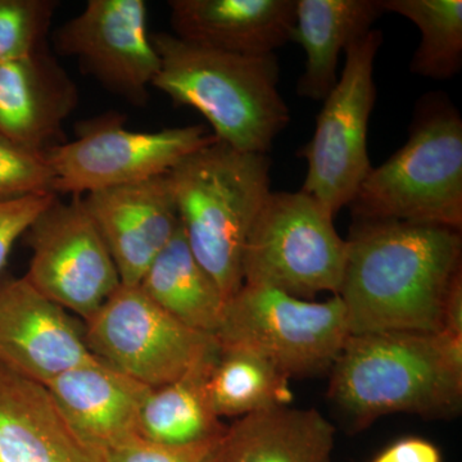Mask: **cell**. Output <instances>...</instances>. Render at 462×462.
I'll return each mask as SVG.
<instances>
[{"label":"cell","mask_w":462,"mask_h":462,"mask_svg":"<svg viewBox=\"0 0 462 462\" xmlns=\"http://www.w3.org/2000/svg\"><path fill=\"white\" fill-rule=\"evenodd\" d=\"M354 221L462 227V120L447 97H424L410 135L373 167L349 203Z\"/></svg>","instance_id":"obj_5"},{"label":"cell","mask_w":462,"mask_h":462,"mask_svg":"<svg viewBox=\"0 0 462 462\" xmlns=\"http://www.w3.org/2000/svg\"><path fill=\"white\" fill-rule=\"evenodd\" d=\"M172 446L139 437L106 452V462H211L218 440Z\"/></svg>","instance_id":"obj_27"},{"label":"cell","mask_w":462,"mask_h":462,"mask_svg":"<svg viewBox=\"0 0 462 462\" xmlns=\"http://www.w3.org/2000/svg\"><path fill=\"white\" fill-rule=\"evenodd\" d=\"M373 462H442V455L430 440L407 437L387 447Z\"/></svg>","instance_id":"obj_29"},{"label":"cell","mask_w":462,"mask_h":462,"mask_svg":"<svg viewBox=\"0 0 462 462\" xmlns=\"http://www.w3.org/2000/svg\"><path fill=\"white\" fill-rule=\"evenodd\" d=\"M329 373L328 397L355 431L391 413L439 419L461 407L462 373L437 333L349 336Z\"/></svg>","instance_id":"obj_3"},{"label":"cell","mask_w":462,"mask_h":462,"mask_svg":"<svg viewBox=\"0 0 462 462\" xmlns=\"http://www.w3.org/2000/svg\"><path fill=\"white\" fill-rule=\"evenodd\" d=\"M84 325L91 354L152 389L181 378L218 348L214 336L176 320L139 285L121 284Z\"/></svg>","instance_id":"obj_10"},{"label":"cell","mask_w":462,"mask_h":462,"mask_svg":"<svg viewBox=\"0 0 462 462\" xmlns=\"http://www.w3.org/2000/svg\"><path fill=\"white\" fill-rule=\"evenodd\" d=\"M289 379L263 356L240 346H220L207 380L212 410L236 418L273 407L291 406Z\"/></svg>","instance_id":"obj_23"},{"label":"cell","mask_w":462,"mask_h":462,"mask_svg":"<svg viewBox=\"0 0 462 462\" xmlns=\"http://www.w3.org/2000/svg\"><path fill=\"white\" fill-rule=\"evenodd\" d=\"M44 385L79 436L103 454L141 437L143 404L152 388L99 358Z\"/></svg>","instance_id":"obj_15"},{"label":"cell","mask_w":462,"mask_h":462,"mask_svg":"<svg viewBox=\"0 0 462 462\" xmlns=\"http://www.w3.org/2000/svg\"><path fill=\"white\" fill-rule=\"evenodd\" d=\"M94 358L84 327L63 307L25 276L0 282V364L44 385Z\"/></svg>","instance_id":"obj_13"},{"label":"cell","mask_w":462,"mask_h":462,"mask_svg":"<svg viewBox=\"0 0 462 462\" xmlns=\"http://www.w3.org/2000/svg\"><path fill=\"white\" fill-rule=\"evenodd\" d=\"M346 245L338 296L349 336L442 330L447 293L462 272L461 231L354 221Z\"/></svg>","instance_id":"obj_1"},{"label":"cell","mask_w":462,"mask_h":462,"mask_svg":"<svg viewBox=\"0 0 462 462\" xmlns=\"http://www.w3.org/2000/svg\"><path fill=\"white\" fill-rule=\"evenodd\" d=\"M56 197L57 194H45L0 202V273L16 240L29 230Z\"/></svg>","instance_id":"obj_28"},{"label":"cell","mask_w":462,"mask_h":462,"mask_svg":"<svg viewBox=\"0 0 462 462\" xmlns=\"http://www.w3.org/2000/svg\"><path fill=\"white\" fill-rule=\"evenodd\" d=\"M383 14L382 0H297L291 42L302 45L307 56L298 96L327 98L338 81L340 53L372 32Z\"/></svg>","instance_id":"obj_20"},{"label":"cell","mask_w":462,"mask_h":462,"mask_svg":"<svg viewBox=\"0 0 462 462\" xmlns=\"http://www.w3.org/2000/svg\"><path fill=\"white\" fill-rule=\"evenodd\" d=\"M78 87L47 50L0 65V133L47 152L62 144V127L78 107Z\"/></svg>","instance_id":"obj_17"},{"label":"cell","mask_w":462,"mask_h":462,"mask_svg":"<svg viewBox=\"0 0 462 462\" xmlns=\"http://www.w3.org/2000/svg\"><path fill=\"white\" fill-rule=\"evenodd\" d=\"M272 158L209 143L169 172L188 245L225 300L243 285L249 233L272 193Z\"/></svg>","instance_id":"obj_4"},{"label":"cell","mask_w":462,"mask_h":462,"mask_svg":"<svg viewBox=\"0 0 462 462\" xmlns=\"http://www.w3.org/2000/svg\"><path fill=\"white\" fill-rule=\"evenodd\" d=\"M334 218L303 190H272L245 243L243 284L309 300L319 293L338 296L346 245Z\"/></svg>","instance_id":"obj_6"},{"label":"cell","mask_w":462,"mask_h":462,"mask_svg":"<svg viewBox=\"0 0 462 462\" xmlns=\"http://www.w3.org/2000/svg\"><path fill=\"white\" fill-rule=\"evenodd\" d=\"M348 337L339 296L315 302L251 284L227 300L215 333L218 345L263 356L289 379L330 372Z\"/></svg>","instance_id":"obj_7"},{"label":"cell","mask_w":462,"mask_h":462,"mask_svg":"<svg viewBox=\"0 0 462 462\" xmlns=\"http://www.w3.org/2000/svg\"><path fill=\"white\" fill-rule=\"evenodd\" d=\"M442 330L462 334V272L455 276L447 293Z\"/></svg>","instance_id":"obj_30"},{"label":"cell","mask_w":462,"mask_h":462,"mask_svg":"<svg viewBox=\"0 0 462 462\" xmlns=\"http://www.w3.org/2000/svg\"><path fill=\"white\" fill-rule=\"evenodd\" d=\"M0 462H106L50 391L0 364Z\"/></svg>","instance_id":"obj_18"},{"label":"cell","mask_w":462,"mask_h":462,"mask_svg":"<svg viewBox=\"0 0 462 462\" xmlns=\"http://www.w3.org/2000/svg\"><path fill=\"white\" fill-rule=\"evenodd\" d=\"M56 0H0V65L45 51Z\"/></svg>","instance_id":"obj_25"},{"label":"cell","mask_w":462,"mask_h":462,"mask_svg":"<svg viewBox=\"0 0 462 462\" xmlns=\"http://www.w3.org/2000/svg\"><path fill=\"white\" fill-rule=\"evenodd\" d=\"M81 202L114 258L121 284L139 285L180 226L169 173L97 190Z\"/></svg>","instance_id":"obj_14"},{"label":"cell","mask_w":462,"mask_h":462,"mask_svg":"<svg viewBox=\"0 0 462 462\" xmlns=\"http://www.w3.org/2000/svg\"><path fill=\"white\" fill-rule=\"evenodd\" d=\"M384 12L411 21L421 32L410 71L449 80L462 67V0H382Z\"/></svg>","instance_id":"obj_24"},{"label":"cell","mask_w":462,"mask_h":462,"mask_svg":"<svg viewBox=\"0 0 462 462\" xmlns=\"http://www.w3.org/2000/svg\"><path fill=\"white\" fill-rule=\"evenodd\" d=\"M125 116L107 114L78 125L75 141L48 149L54 194L83 197L166 175L185 157L215 142L202 125L156 133L125 129Z\"/></svg>","instance_id":"obj_9"},{"label":"cell","mask_w":462,"mask_h":462,"mask_svg":"<svg viewBox=\"0 0 462 462\" xmlns=\"http://www.w3.org/2000/svg\"><path fill=\"white\" fill-rule=\"evenodd\" d=\"M139 287L181 324L215 337L226 300L191 252L181 224L148 267Z\"/></svg>","instance_id":"obj_21"},{"label":"cell","mask_w":462,"mask_h":462,"mask_svg":"<svg viewBox=\"0 0 462 462\" xmlns=\"http://www.w3.org/2000/svg\"><path fill=\"white\" fill-rule=\"evenodd\" d=\"M336 428L316 409L273 407L226 428L211 462H333Z\"/></svg>","instance_id":"obj_19"},{"label":"cell","mask_w":462,"mask_h":462,"mask_svg":"<svg viewBox=\"0 0 462 462\" xmlns=\"http://www.w3.org/2000/svg\"><path fill=\"white\" fill-rule=\"evenodd\" d=\"M297 0H170L173 35L209 50L263 57L291 42Z\"/></svg>","instance_id":"obj_16"},{"label":"cell","mask_w":462,"mask_h":462,"mask_svg":"<svg viewBox=\"0 0 462 462\" xmlns=\"http://www.w3.org/2000/svg\"><path fill=\"white\" fill-rule=\"evenodd\" d=\"M45 152L32 151L0 133V202L54 194Z\"/></svg>","instance_id":"obj_26"},{"label":"cell","mask_w":462,"mask_h":462,"mask_svg":"<svg viewBox=\"0 0 462 462\" xmlns=\"http://www.w3.org/2000/svg\"><path fill=\"white\" fill-rule=\"evenodd\" d=\"M143 0H89L54 32V47L72 57L106 89L134 106L147 105L161 60L148 33Z\"/></svg>","instance_id":"obj_12"},{"label":"cell","mask_w":462,"mask_h":462,"mask_svg":"<svg viewBox=\"0 0 462 462\" xmlns=\"http://www.w3.org/2000/svg\"><path fill=\"white\" fill-rule=\"evenodd\" d=\"M32 251L26 281L66 311L88 320L120 287L114 258L81 202L58 196L26 231Z\"/></svg>","instance_id":"obj_11"},{"label":"cell","mask_w":462,"mask_h":462,"mask_svg":"<svg viewBox=\"0 0 462 462\" xmlns=\"http://www.w3.org/2000/svg\"><path fill=\"white\" fill-rule=\"evenodd\" d=\"M218 348L181 378L152 389L143 404L142 438L162 445L187 446L224 436L227 427L212 410L207 392Z\"/></svg>","instance_id":"obj_22"},{"label":"cell","mask_w":462,"mask_h":462,"mask_svg":"<svg viewBox=\"0 0 462 462\" xmlns=\"http://www.w3.org/2000/svg\"><path fill=\"white\" fill-rule=\"evenodd\" d=\"M161 60L152 87L173 105L205 116L218 142L247 153L267 154L291 121L279 93L275 54L249 57L209 50L173 33L151 35Z\"/></svg>","instance_id":"obj_2"},{"label":"cell","mask_w":462,"mask_h":462,"mask_svg":"<svg viewBox=\"0 0 462 462\" xmlns=\"http://www.w3.org/2000/svg\"><path fill=\"white\" fill-rule=\"evenodd\" d=\"M383 33L373 29L346 48L345 69L322 100L311 141L298 151L307 161L302 189L336 217L348 207L372 171L367 152L370 115L376 102L374 80Z\"/></svg>","instance_id":"obj_8"}]
</instances>
